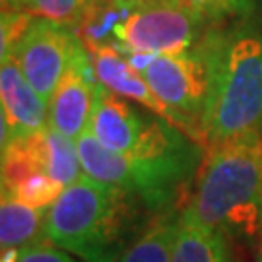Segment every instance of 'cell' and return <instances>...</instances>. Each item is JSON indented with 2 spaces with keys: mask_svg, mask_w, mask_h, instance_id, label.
Segmentation results:
<instances>
[{
  "mask_svg": "<svg viewBox=\"0 0 262 262\" xmlns=\"http://www.w3.org/2000/svg\"><path fill=\"white\" fill-rule=\"evenodd\" d=\"M142 212L150 214L124 190L84 173L49 206L45 233L84 262H115L140 239L134 235Z\"/></svg>",
  "mask_w": 262,
  "mask_h": 262,
  "instance_id": "1",
  "label": "cell"
},
{
  "mask_svg": "<svg viewBox=\"0 0 262 262\" xmlns=\"http://www.w3.org/2000/svg\"><path fill=\"white\" fill-rule=\"evenodd\" d=\"M200 130L208 148L262 134V24L254 16L217 29L214 80Z\"/></svg>",
  "mask_w": 262,
  "mask_h": 262,
  "instance_id": "2",
  "label": "cell"
},
{
  "mask_svg": "<svg viewBox=\"0 0 262 262\" xmlns=\"http://www.w3.org/2000/svg\"><path fill=\"white\" fill-rule=\"evenodd\" d=\"M183 212L227 237L260 233L262 134L208 148Z\"/></svg>",
  "mask_w": 262,
  "mask_h": 262,
  "instance_id": "3",
  "label": "cell"
},
{
  "mask_svg": "<svg viewBox=\"0 0 262 262\" xmlns=\"http://www.w3.org/2000/svg\"><path fill=\"white\" fill-rule=\"evenodd\" d=\"M85 21V45L113 43L124 53L142 55L185 53L215 28L181 0H151L136 6L107 2L103 16Z\"/></svg>",
  "mask_w": 262,
  "mask_h": 262,
  "instance_id": "4",
  "label": "cell"
},
{
  "mask_svg": "<svg viewBox=\"0 0 262 262\" xmlns=\"http://www.w3.org/2000/svg\"><path fill=\"white\" fill-rule=\"evenodd\" d=\"M88 130L105 148L130 158L181 159L198 163L204 159L198 140L156 113L134 107L130 99L107 90L99 82L95 85L94 113Z\"/></svg>",
  "mask_w": 262,
  "mask_h": 262,
  "instance_id": "5",
  "label": "cell"
},
{
  "mask_svg": "<svg viewBox=\"0 0 262 262\" xmlns=\"http://www.w3.org/2000/svg\"><path fill=\"white\" fill-rule=\"evenodd\" d=\"M78 154L85 175L121 188L150 212L167 210L202 163L181 159L130 158L105 148L90 130L78 140Z\"/></svg>",
  "mask_w": 262,
  "mask_h": 262,
  "instance_id": "6",
  "label": "cell"
},
{
  "mask_svg": "<svg viewBox=\"0 0 262 262\" xmlns=\"http://www.w3.org/2000/svg\"><path fill=\"white\" fill-rule=\"evenodd\" d=\"M217 29L220 26H215L196 47L177 55H142L122 51L128 56L130 64L146 78L154 94L183 121L188 122L200 142V121L206 111L214 80Z\"/></svg>",
  "mask_w": 262,
  "mask_h": 262,
  "instance_id": "7",
  "label": "cell"
},
{
  "mask_svg": "<svg viewBox=\"0 0 262 262\" xmlns=\"http://www.w3.org/2000/svg\"><path fill=\"white\" fill-rule=\"evenodd\" d=\"M84 47L72 26L33 16L8 56L16 58L28 82L49 103L56 85Z\"/></svg>",
  "mask_w": 262,
  "mask_h": 262,
  "instance_id": "8",
  "label": "cell"
},
{
  "mask_svg": "<svg viewBox=\"0 0 262 262\" xmlns=\"http://www.w3.org/2000/svg\"><path fill=\"white\" fill-rule=\"evenodd\" d=\"M88 53H90L94 74L99 84H103L107 90L130 99L134 103H138L144 109L156 113L161 119H165L171 124H175L177 128H181L185 134H188L190 138L198 140V134L188 126V122L183 121L177 113L171 111L167 105L154 94V90L146 82V78L142 76L140 70H136L130 64L128 56L117 45H113V43L88 45Z\"/></svg>",
  "mask_w": 262,
  "mask_h": 262,
  "instance_id": "9",
  "label": "cell"
},
{
  "mask_svg": "<svg viewBox=\"0 0 262 262\" xmlns=\"http://www.w3.org/2000/svg\"><path fill=\"white\" fill-rule=\"evenodd\" d=\"M97 78L88 49H82L49 101V126L78 140L90 126Z\"/></svg>",
  "mask_w": 262,
  "mask_h": 262,
  "instance_id": "10",
  "label": "cell"
},
{
  "mask_svg": "<svg viewBox=\"0 0 262 262\" xmlns=\"http://www.w3.org/2000/svg\"><path fill=\"white\" fill-rule=\"evenodd\" d=\"M2 148L49 126V103L33 90L14 56H2Z\"/></svg>",
  "mask_w": 262,
  "mask_h": 262,
  "instance_id": "11",
  "label": "cell"
},
{
  "mask_svg": "<svg viewBox=\"0 0 262 262\" xmlns=\"http://www.w3.org/2000/svg\"><path fill=\"white\" fill-rule=\"evenodd\" d=\"M171 262H233L229 237L181 212Z\"/></svg>",
  "mask_w": 262,
  "mask_h": 262,
  "instance_id": "12",
  "label": "cell"
},
{
  "mask_svg": "<svg viewBox=\"0 0 262 262\" xmlns=\"http://www.w3.org/2000/svg\"><path fill=\"white\" fill-rule=\"evenodd\" d=\"M49 208H35L19 198L2 192L0 202V245L2 251H19L45 241V222Z\"/></svg>",
  "mask_w": 262,
  "mask_h": 262,
  "instance_id": "13",
  "label": "cell"
},
{
  "mask_svg": "<svg viewBox=\"0 0 262 262\" xmlns=\"http://www.w3.org/2000/svg\"><path fill=\"white\" fill-rule=\"evenodd\" d=\"M31 138L45 173L58 181L62 187L72 185L84 175L76 140L60 134L53 126H45L43 130L33 132Z\"/></svg>",
  "mask_w": 262,
  "mask_h": 262,
  "instance_id": "14",
  "label": "cell"
},
{
  "mask_svg": "<svg viewBox=\"0 0 262 262\" xmlns=\"http://www.w3.org/2000/svg\"><path fill=\"white\" fill-rule=\"evenodd\" d=\"M177 224L179 215L159 217L115 262H171Z\"/></svg>",
  "mask_w": 262,
  "mask_h": 262,
  "instance_id": "15",
  "label": "cell"
},
{
  "mask_svg": "<svg viewBox=\"0 0 262 262\" xmlns=\"http://www.w3.org/2000/svg\"><path fill=\"white\" fill-rule=\"evenodd\" d=\"M214 26H227L239 19L253 18L262 0H181Z\"/></svg>",
  "mask_w": 262,
  "mask_h": 262,
  "instance_id": "16",
  "label": "cell"
},
{
  "mask_svg": "<svg viewBox=\"0 0 262 262\" xmlns=\"http://www.w3.org/2000/svg\"><path fill=\"white\" fill-rule=\"evenodd\" d=\"M29 14L55 19L66 26H80L95 8V0H24Z\"/></svg>",
  "mask_w": 262,
  "mask_h": 262,
  "instance_id": "17",
  "label": "cell"
},
{
  "mask_svg": "<svg viewBox=\"0 0 262 262\" xmlns=\"http://www.w3.org/2000/svg\"><path fill=\"white\" fill-rule=\"evenodd\" d=\"M62 190H64V187L51 175H47L45 171H35V173L21 179L14 188L2 190V192H8L12 196L19 198L21 202L31 204L35 208H49L60 196Z\"/></svg>",
  "mask_w": 262,
  "mask_h": 262,
  "instance_id": "18",
  "label": "cell"
},
{
  "mask_svg": "<svg viewBox=\"0 0 262 262\" xmlns=\"http://www.w3.org/2000/svg\"><path fill=\"white\" fill-rule=\"evenodd\" d=\"M47 241H39L35 245L19 249L18 262H74L68 251L60 247H53Z\"/></svg>",
  "mask_w": 262,
  "mask_h": 262,
  "instance_id": "19",
  "label": "cell"
},
{
  "mask_svg": "<svg viewBox=\"0 0 262 262\" xmlns=\"http://www.w3.org/2000/svg\"><path fill=\"white\" fill-rule=\"evenodd\" d=\"M111 2H117L122 6H136V4H144V2H151V0H111Z\"/></svg>",
  "mask_w": 262,
  "mask_h": 262,
  "instance_id": "20",
  "label": "cell"
},
{
  "mask_svg": "<svg viewBox=\"0 0 262 262\" xmlns=\"http://www.w3.org/2000/svg\"><path fill=\"white\" fill-rule=\"evenodd\" d=\"M260 243H258V256H256V262H262V229H260Z\"/></svg>",
  "mask_w": 262,
  "mask_h": 262,
  "instance_id": "21",
  "label": "cell"
},
{
  "mask_svg": "<svg viewBox=\"0 0 262 262\" xmlns=\"http://www.w3.org/2000/svg\"><path fill=\"white\" fill-rule=\"evenodd\" d=\"M107 2H111V0H95V6H99V4H107Z\"/></svg>",
  "mask_w": 262,
  "mask_h": 262,
  "instance_id": "22",
  "label": "cell"
}]
</instances>
